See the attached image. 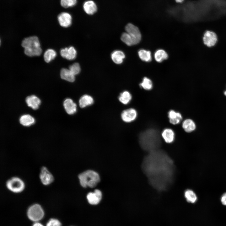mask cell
<instances>
[{"label": "cell", "instance_id": "obj_1", "mask_svg": "<svg viewBox=\"0 0 226 226\" xmlns=\"http://www.w3.org/2000/svg\"><path fill=\"white\" fill-rule=\"evenodd\" d=\"M142 168L151 185L159 191L167 189L174 179L175 167L173 160L164 151L149 152L143 159Z\"/></svg>", "mask_w": 226, "mask_h": 226}, {"label": "cell", "instance_id": "obj_2", "mask_svg": "<svg viewBox=\"0 0 226 226\" xmlns=\"http://www.w3.org/2000/svg\"><path fill=\"white\" fill-rule=\"evenodd\" d=\"M139 140L142 148L149 152L158 149L161 144L159 132L154 129H148L141 133Z\"/></svg>", "mask_w": 226, "mask_h": 226}, {"label": "cell", "instance_id": "obj_3", "mask_svg": "<svg viewBox=\"0 0 226 226\" xmlns=\"http://www.w3.org/2000/svg\"><path fill=\"white\" fill-rule=\"evenodd\" d=\"M21 45L24 48V53L29 56H40L42 52L40 42L37 37L31 36L24 38Z\"/></svg>", "mask_w": 226, "mask_h": 226}, {"label": "cell", "instance_id": "obj_4", "mask_svg": "<svg viewBox=\"0 0 226 226\" xmlns=\"http://www.w3.org/2000/svg\"><path fill=\"white\" fill-rule=\"evenodd\" d=\"M78 177L81 185L85 188L94 187L100 180L97 173L92 170H87L80 174Z\"/></svg>", "mask_w": 226, "mask_h": 226}, {"label": "cell", "instance_id": "obj_5", "mask_svg": "<svg viewBox=\"0 0 226 226\" xmlns=\"http://www.w3.org/2000/svg\"><path fill=\"white\" fill-rule=\"evenodd\" d=\"M6 186L9 190L15 193L22 192L25 187L23 181L17 177H13L8 180L6 182Z\"/></svg>", "mask_w": 226, "mask_h": 226}, {"label": "cell", "instance_id": "obj_6", "mask_svg": "<svg viewBox=\"0 0 226 226\" xmlns=\"http://www.w3.org/2000/svg\"><path fill=\"white\" fill-rule=\"evenodd\" d=\"M44 214V211L39 204H35L31 206L28 209L27 215L31 220L37 222L40 220Z\"/></svg>", "mask_w": 226, "mask_h": 226}, {"label": "cell", "instance_id": "obj_7", "mask_svg": "<svg viewBox=\"0 0 226 226\" xmlns=\"http://www.w3.org/2000/svg\"><path fill=\"white\" fill-rule=\"evenodd\" d=\"M126 32L132 38L134 45L139 43L141 40V35L137 27L131 23H128L125 27Z\"/></svg>", "mask_w": 226, "mask_h": 226}, {"label": "cell", "instance_id": "obj_8", "mask_svg": "<svg viewBox=\"0 0 226 226\" xmlns=\"http://www.w3.org/2000/svg\"><path fill=\"white\" fill-rule=\"evenodd\" d=\"M40 178L41 183L45 185H47L51 183L54 181V177L52 174L45 166L41 169Z\"/></svg>", "mask_w": 226, "mask_h": 226}, {"label": "cell", "instance_id": "obj_9", "mask_svg": "<svg viewBox=\"0 0 226 226\" xmlns=\"http://www.w3.org/2000/svg\"><path fill=\"white\" fill-rule=\"evenodd\" d=\"M203 40L205 45L208 47H212L215 45L217 42V35L213 31H207L204 34Z\"/></svg>", "mask_w": 226, "mask_h": 226}, {"label": "cell", "instance_id": "obj_10", "mask_svg": "<svg viewBox=\"0 0 226 226\" xmlns=\"http://www.w3.org/2000/svg\"><path fill=\"white\" fill-rule=\"evenodd\" d=\"M60 25L62 27L67 28L70 26L72 23V17L68 13L62 12L57 17Z\"/></svg>", "mask_w": 226, "mask_h": 226}, {"label": "cell", "instance_id": "obj_11", "mask_svg": "<svg viewBox=\"0 0 226 226\" xmlns=\"http://www.w3.org/2000/svg\"><path fill=\"white\" fill-rule=\"evenodd\" d=\"M137 115V112L135 109L129 108L122 111L121 114V117L125 122H130L136 119Z\"/></svg>", "mask_w": 226, "mask_h": 226}, {"label": "cell", "instance_id": "obj_12", "mask_svg": "<svg viewBox=\"0 0 226 226\" xmlns=\"http://www.w3.org/2000/svg\"><path fill=\"white\" fill-rule=\"evenodd\" d=\"M102 194L98 189H96L94 192H89L87 196L89 203L90 204L95 205L98 204L102 199Z\"/></svg>", "mask_w": 226, "mask_h": 226}, {"label": "cell", "instance_id": "obj_13", "mask_svg": "<svg viewBox=\"0 0 226 226\" xmlns=\"http://www.w3.org/2000/svg\"><path fill=\"white\" fill-rule=\"evenodd\" d=\"M60 53L62 57L69 60L75 59L77 55L76 49L72 46L62 49Z\"/></svg>", "mask_w": 226, "mask_h": 226}, {"label": "cell", "instance_id": "obj_14", "mask_svg": "<svg viewBox=\"0 0 226 226\" xmlns=\"http://www.w3.org/2000/svg\"><path fill=\"white\" fill-rule=\"evenodd\" d=\"M63 106L67 113L72 115L77 111V105L71 99H66L64 101Z\"/></svg>", "mask_w": 226, "mask_h": 226}, {"label": "cell", "instance_id": "obj_15", "mask_svg": "<svg viewBox=\"0 0 226 226\" xmlns=\"http://www.w3.org/2000/svg\"><path fill=\"white\" fill-rule=\"evenodd\" d=\"M25 100L28 106L34 110L38 109L41 103L40 99L35 95L28 96Z\"/></svg>", "mask_w": 226, "mask_h": 226}, {"label": "cell", "instance_id": "obj_16", "mask_svg": "<svg viewBox=\"0 0 226 226\" xmlns=\"http://www.w3.org/2000/svg\"><path fill=\"white\" fill-rule=\"evenodd\" d=\"M83 8L85 12L89 15L93 14L97 9L96 4L92 0L85 2L83 5Z\"/></svg>", "mask_w": 226, "mask_h": 226}, {"label": "cell", "instance_id": "obj_17", "mask_svg": "<svg viewBox=\"0 0 226 226\" xmlns=\"http://www.w3.org/2000/svg\"><path fill=\"white\" fill-rule=\"evenodd\" d=\"M170 122L174 125L179 123L182 119L181 114L174 110H170L168 112Z\"/></svg>", "mask_w": 226, "mask_h": 226}, {"label": "cell", "instance_id": "obj_18", "mask_svg": "<svg viewBox=\"0 0 226 226\" xmlns=\"http://www.w3.org/2000/svg\"><path fill=\"white\" fill-rule=\"evenodd\" d=\"M61 78L69 82H73L75 80V75L69 70L66 68H62L60 71Z\"/></svg>", "mask_w": 226, "mask_h": 226}, {"label": "cell", "instance_id": "obj_19", "mask_svg": "<svg viewBox=\"0 0 226 226\" xmlns=\"http://www.w3.org/2000/svg\"><path fill=\"white\" fill-rule=\"evenodd\" d=\"M125 57L124 52L120 50L115 51L111 54L112 60L114 63L117 64L121 63Z\"/></svg>", "mask_w": 226, "mask_h": 226}, {"label": "cell", "instance_id": "obj_20", "mask_svg": "<svg viewBox=\"0 0 226 226\" xmlns=\"http://www.w3.org/2000/svg\"><path fill=\"white\" fill-rule=\"evenodd\" d=\"M162 136L165 141L168 143H172L174 139V133L172 129L170 128L164 130L162 133Z\"/></svg>", "mask_w": 226, "mask_h": 226}, {"label": "cell", "instance_id": "obj_21", "mask_svg": "<svg viewBox=\"0 0 226 226\" xmlns=\"http://www.w3.org/2000/svg\"><path fill=\"white\" fill-rule=\"evenodd\" d=\"M94 100L90 96L85 94L82 96L79 101V105L81 108H84L93 103Z\"/></svg>", "mask_w": 226, "mask_h": 226}, {"label": "cell", "instance_id": "obj_22", "mask_svg": "<svg viewBox=\"0 0 226 226\" xmlns=\"http://www.w3.org/2000/svg\"><path fill=\"white\" fill-rule=\"evenodd\" d=\"M20 123L24 126H30L35 122L34 118L29 114H25L22 116L19 119Z\"/></svg>", "mask_w": 226, "mask_h": 226}, {"label": "cell", "instance_id": "obj_23", "mask_svg": "<svg viewBox=\"0 0 226 226\" xmlns=\"http://www.w3.org/2000/svg\"><path fill=\"white\" fill-rule=\"evenodd\" d=\"M182 126L184 130L187 132L193 131L196 128L195 123L190 119H187L184 120L182 123Z\"/></svg>", "mask_w": 226, "mask_h": 226}, {"label": "cell", "instance_id": "obj_24", "mask_svg": "<svg viewBox=\"0 0 226 226\" xmlns=\"http://www.w3.org/2000/svg\"><path fill=\"white\" fill-rule=\"evenodd\" d=\"M56 56V53L54 50L49 49L47 50L44 53V60L46 62L49 63L53 60Z\"/></svg>", "mask_w": 226, "mask_h": 226}, {"label": "cell", "instance_id": "obj_25", "mask_svg": "<svg viewBox=\"0 0 226 226\" xmlns=\"http://www.w3.org/2000/svg\"><path fill=\"white\" fill-rule=\"evenodd\" d=\"M154 56L157 62H160L168 58V55L164 50L159 49L155 53Z\"/></svg>", "mask_w": 226, "mask_h": 226}, {"label": "cell", "instance_id": "obj_26", "mask_svg": "<svg viewBox=\"0 0 226 226\" xmlns=\"http://www.w3.org/2000/svg\"><path fill=\"white\" fill-rule=\"evenodd\" d=\"M138 54L140 59L143 61L149 62L151 60V53L149 51L141 49L138 51Z\"/></svg>", "mask_w": 226, "mask_h": 226}, {"label": "cell", "instance_id": "obj_27", "mask_svg": "<svg viewBox=\"0 0 226 226\" xmlns=\"http://www.w3.org/2000/svg\"><path fill=\"white\" fill-rule=\"evenodd\" d=\"M184 196L186 201L189 202L194 203L197 200V197L194 192L191 190L188 189L185 191Z\"/></svg>", "mask_w": 226, "mask_h": 226}, {"label": "cell", "instance_id": "obj_28", "mask_svg": "<svg viewBox=\"0 0 226 226\" xmlns=\"http://www.w3.org/2000/svg\"><path fill=\"white\" fill-rule=\"evenodd\" d=\"M132 96L128 91H125L121 93L119 97V101L124 105L128 104L131 101Z\"/></svg>", "mask_w": 226, "mask_h": 226}, {"label": "cell", "instance_id": "obj_29", "mask_svg": "<svg viewBox=\"0 0 226 226\" xmlns=\"http://www.w3.org/2000/svg\"><path fill=\"white\" fill-rule=\"evenodd\" d=\"M121 40L126 45L131 46L134 45L133 41L130 35L127 32H124L121 35Z\"/></svg>", "mask_w": 226, "mask_h": 226}, {"label": "cell", "instance_id": "obj_30", "mask_svg": "<svg viewBox=\"0 0 226 226\" xmlns=\"http://www.w3.org/2000/svg\"><path fill=\"white\" fill-rule=\"evenodd\" d=\"M140 86L146 90H150L152 88V83L149 78L144 77L143 81L140 84Z\"/></svg>", "mask_w": 226, "mask_h": 226}, {"label": "cell", "instance_id": "obj_31", "mask_svg": "<svg viewBox=\"0 0 226 226\" xmlns=\"http://www.w3.org/2000/svg\"><path fill=\"white\" fill-rule=\"evenodd\" d=\"M77 3V0H61L60 1L61 5L65 8L73 7Z\"/></svg>", "mask_w": 226, "mask_h": 226}, {"label": "cell", "instance_id": "obj_32", "mask_svg": "<svg viewBox=\"0 0 226 226\" xmlns=\"http://www.w3.org/2000/svg\"><path fill=\"white\" fill-rule=\"evenodd\" d=\"M69 69L75 75L79 74L81 70L80 65L78 63H75L70 65Z\"/></svg>", "mask_w": 226, "mask_h": 226}, {"label": "cell", "instance_id": "obj_33", "mask_svg": "<svg viewBox=\"0 0 226 226\" xmlns=\"http://www.w3.org/2000/svg\"><path fill=\"white\" fill-rule=\"evenodd\" d=\"M61 223L57 219L52 218L47 223L46 226H61Z\"/></svg>", "mask_w": 226, "mask_h": 226}, {"label": "cell", "instance_id": "obj_34", "mask_svg": "<svg viewBox=\"0 0 226 226\" xmlns=\"http://www.w3.org/2000/svg\"><path fill=\"white\" fill-rule=\"evenodd\" d=\"M221 201L223 205L226 206V192L224 193L221 196Z\"/></svg>", "mask_w": 226, "mask_h": 226}, {"label": "cell", "instance_id": "obj_35", "mask_svg": "<svg viewBox=\"0 0 226 226\" xmlns=\"http://www.w3.org/2000/svg\"><path fill=\"white\" fill-rule=\"evenodd\" d=\"M32 226H43L41 223H35Z\"/></svg>", "mask_w": 226, "mask_h": 226}, {"label": "cell", "instance_id": "obj_36", "mask_svg": "<svg viewBox=\"0 0 226 226\" xmlns=\"http://www.w3.org/2000/svg\"><path fill=\"white\" fill-rule=\"evenodd\" d=\"M176 2L177 3H181L183 2L184 0H175Z\"/></svg>", "mask_w": 226, "mask_h": 226}, {"label": "cell", "instance_id": "obj_37", "mask_svg": "<svg viewBox=\"0 0 226 226\" xmlns=\"http://www.w3.org/2000/svg\"><path fill=\"white\" fill-rule=\"evenodd\" d=\"M224 95L226 96V91H224Z\"/></svg>", "mask_w": 226, "mask_h": 226}]
</instances>
